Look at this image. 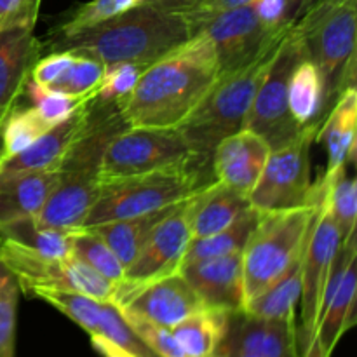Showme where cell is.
<instances>
[{
  "instance_id": "obj_23",
  "label": "cell",
  "mask_w": 357,
  "mask_h": 357,
  "mask_svg": "<svg viewBox=\"0 0 357 357\" xmlns=\"http://www.w3.org/2000/svg\"><path fill=\"white\" fill-rule=\"evenodd\" d=\"M356 126L357 93L356 87H347L326 112L316 132V142L324 145L328 153L326 174L335 173L356 160Z\"/></svg>"
},
{
  "instance_id": "obj_31",
  "label": "cell",
  "mask_w": 357,
  "mask_h": 357,
  "mask_svg": "<svg viewBox=\"0 0 357 357\" xmlns=\"http://www.w3.org/2000/svg\"><path fill=\"white\" fill-rule=\"evenodd\" d=\"M70 243H72V257L86 264L107 281L114 282V284L122 282L124 265L96 232L86 229V227H80V229L72 230Z\"/></svg>"
},
{
  "instance_id": "obj_40",
  "label": "cell",
  "mask_w": 357,
  "mask_h": 357,
  "mask_svg": "<svg viewBox=\"0 0 357 357\" xmlns=\"http://www.w3.org/2000/svg\"><path fill=\"white\" fill-rule=\"evenodd\" d=\"M42 0H0V30L13 26L35 28Z\"/></svg>"
},
{
  "instance_id": "obj_17",
  "label": "cell",
  "mask_w": 357,
  "mask_h": 357,
  "mask_svg": "<svg viewBox=\"0 0 357 357\" xmlns=\"http://www.w3.org/2000/svg\"><path fill=\"white\" fill-rule=\"evenodd\" d=\"M220 347L253 357H303L295 321L258 319L243 310L230 314Z\"/></svg>"
},
{
  "instance_id": "obj_9",
  "label": "cell",
  "mask_w": 357,
  "mask_h": 357,
  "mask_svg": "<svg viewBox=\"0 0 357 357\" xmlns=\"http://www.w3.org/2000/svg\"><path fill=\"white\" fill-rule=\"evenodd\" d=\"M319 124L305 126L291 142L271 150L260 178L250 192L251 208L260 213L289 211L312 204L310 146Z\"/></svg>"
},
{
  "instance_id": "obj_28",
  "label": "cell",
  "mask_w": 357,
  "mask_h": 357,
  "mask_svg": "<svg viewBox=\"0 0 357 357\" xmlns=\"http://www.w3.org/2000/svg\"><path fill=\"white\" fill-rule=\"evenodd\" d=\"M260 211H257L255 208H250L236 222L230 223L227 229L220 230L218 234L202 237V239H192L181 265L190 264V261L208 260V258L243 253L251 232H253L255 227L260 222Z\"/></svg>"
},
{
  "instance_id": "obj_16",
  "label": "cell",
  "mask_w": 357,
  "mask_h": 357,
  "mask_svg": "<svg viewBox=\"0 0 357 357\" xmlns=\"http://www.w3.org/2000/svg\"><path fill=\"white\" fill-rule=\"evenodd\" d=\"M180 274L187 279L206 309L229 314L243 310L244 279L241 253L190 261L181 265Z\"/></svg>"
},
{
  "instance_id": "obj_34",
  "label": "cell",
  "mask_w": 357,
  "mask_h": 357,
  "mask_svg": "<svg viewBox=\"0 0 357 357\" xmlns=\"http://www.w3.org/2000/svg\"><path fill=\"white\" fill-rule=\"evenodd\" d=\"M24 94L31 100V107L38 112V115L51 128L59 124V122L66 121L70 115L75 114L87 101L96 98V91L91 94H86V96H72V94H65L59 93V91L45 89V87L37 86L31 79H28L26 87H24Z\"/></svg>"
},
{
  "instance_id": "obj_7",
  "label": "cell",
  "mask_w": 357,
  "mask_h": 357,
  "mask_svg": "<svg viewBox=\"0 0 357 357\" xmlns=\"http://www.w3.org/2000/svg\"><path fill=\"white\" fill-rule=\"evenodd\" d=\"M192 162L208 160L192 152L178 128H122L105 146L98 178L105 183Z\"/></svg>"
},
{
  "instance_id": "obj_35",
  "label": "cell",
  "mask_w": 357,
  "mask_h": 357,
  "mask_svg": "<svg viewBox=\"0 0 357 357\" xmlns=\"http://www.w3.org/2000/svg\"><path fill=\"white\" fill-rule=\"evenodd\" d=\"M103 70L105 66L101 63L70 52L68 63L49 89L72 94V96H86L98 89Z\"/></svg>"
},
{
  "instance_id": "obj_27",
  "label": "cell",
  "mask_w": 357,
  "mask_h": 357,
  "mask_svg": "<svg viewBox=\"0 0 357 357\" xmlns=\"http://www.w3.org/2000/svg\"><path fill=\"white\" fill-rule=\"evenodd\" d=\"M302 296V258L278 282L248 300L243 312L258 319L295 321V309Z\"/></svg>"
},
{
  "instance_id": "obj_44",
  "label": "cell",
  "mask_w": 357,
  "mask_h": 357,
  "mask_svg": "<svg viewBox=\"0 0 357 357\" xmlns=\"http://www.w3.org/2000/svg\"><path fill=\"white\" fill-rule=\"evenodd\" d=\"M150 6H155L164 10H173V13H183L185 9L194 6L199 0H145Z\"/></svg>"
},
{
  "instance_id": "obj_18",
  "label": "cell",
  "mask_w": 357,
  "mask_h": 357,
  "mask_svg": "<svg viewBox=\"0 0 357 357\" xmlns=\"http://www.w3.org/2000/svg\"><path fill=\"white\" fill-rule=\"evenodd\" d=\"M31 26L0 30V132L9 115L20 107L30 72L40 58L42 44Z\"/></svg>"
},
{
  "instance_id": "obj_42",
  "label": "cell",
  "mask_w": 357,
  "mask_h": 357,
  "mask_svg": "<svg viewBox=\"0 0 357 357\" xmlns=\"http://www.w3.org/2000/svg\"><path fill=\"white\" fill-rule=\"evenodd\" d=\"M253 0H199L194 6L185 9L183 13H180L181 16L187 20V23L190 24L192 35L206 23L211 17L218 16V14L227 13V10L237 9V7H243L251 3Z\"/></svg>"
},
{
  "instance_id": "obj_25",
  "label": "cell",
  "mask_w": 357,
  "mask_h": 357,
  "mask_svg": "<svg viewBox=\"0 0 357 357\" xmlns=\"http://www.w3.org/2000/svg\"><path fill=\"white\" fill-rule=\"evenodd\" d=\"M180 204L160 209V211L155 213H150V215L136 216V218L115 220V222L86 227V229H91L93 232H96L98 236L112 248V251L117 255V258L121 260V264L124 265L126 271V267L135 260V257L139 253V250H142L143 244L146 243L150 234L153 232L157 223L162 222V220Z\"/></svg>"
},
{
  "instance_id": "obj_46",
  "label": "cell",
  "mask_w": 357,
  "mask_h": 357,
  "mask_svg": "<svg viewBox=\"0 0 357 357\" xmlns=\"http://www.w3.org/2000/svg\"><path fill=\"white\" fill-rule=\"evenodd\" d=\"M303 357H328L324 354L323 347H321L319 344V338H317L316 335L307 342L305 349H303Z\"/></svg>"
},
{
  "instance_id": "obj_26",
  "label": "cell",
  "mask_w": 357,
  "mask_h": 357,
  "mask_svg": "<svg viewBox=\"0 0 357 357\" xmlns=\"http://www.w3.org/2000/svg\"><path fill=\"white\" fill-rule=\"evenodd\" d=\"M229 312L204 309L171 330L187 357H215L229 326Z\"/></svg>"
},
{
  "instance_id": "obj_48",
  "label": "cell",
  "mask_w": 357,
  "mask_h": 357,
  "mask_svg": "<svg viewBox=\"0 0 357 357\" xmlns=\"http://www.w3.org/2000/svg\"><path fill=\"white\" fill-rule=\"evenodd\" d=\"M345 2V0H314L312 6H319V7H330V6H337V3Z\"/></svg>"
},
{
  "instance_id": "obj_21",
  "label": "cell",
  "mask_w": 357,
  "mask_h": 357,
  "mask_svg": "<svg viewBox=\"0 0 357 357\" xmlns=\"http://www.w3.org/2000/svg\"><path fill=\"white\" fill-rule=\"evenodd\" d=\"M61 178V169L0 173V227L40 213Z\"/></svg>"
},
{
  "instance_id": "obj_36",
  "label": "cell",
  "mask_w": 357,
  "mask_h": 357,
  "mask_svg": "<svg viewBox=\"0 0 357 357\" xmlns=\"http://www.w3.org/2000/svg\"><path fill=\"white\" fill-rule=\"evenodd\" d=\"M142 2H145V0H91V2L75 7L70 13V16L56 28L54 37H66V35L86 30V28L110 20V17L117 16V14L124 13V10L131 9Z\"/></svg>"
},
{
  "instance_id": "obj_41",
  "label": "cell",
  "mask_w": 357,
  "mask_h": 357,
  "mask_svg": "<svg viewBox=\"0 0 357 357\" xmlns=\"http://www.w3.org/2000/svg\"><path fill=\"white\" fill-rule=\"evenodd\" d=\"M251 6L267 31H281L295 24L288 0H253Z\"/></svg>"
},
{
  "instance_id": "obj_13",
  "label": "cell",
  "mask_w": 357,
  "mask_h": 357,
  "mask_svg": "<svg viewBox=\"0 0 357 357\" xmlns=\"http://www.w3.org/2000/svg\"><path fill=\"white\" fill-rule=\"evenodd\" d=\"M289 28L281 31H267L258 21L253 6L248 3L211 17L195 33L204 35L211 42L222 75L239 68L265 47L281 40Z\"/></svg>"
},
{
  "instance_id": "obj_32",
  "label": "cell",
  "mask_w": 357,
  "mask_h": 357,
  "mask_svg": "<svg viewBox=\"0 0 357 357\" xmlns=\"http://www.w3.org/2000/svg\"><path fill=\"white\" fill-rule=\"evenodd\" d=\"M49 129L51 126L38 115L33 107H17L9 115L0 132V164L28 149Z\"/></svg>"
},
{
  "instance_id": "obj_5",
  "label": "cell",
  "mask_w": 357,
  "mask_h": 357,
  "mask_svg": "<svg viewBox=\"0 0 357 357\" xmlns=\"http://www.w3.org/2000/svg\"><path fill=\"white\" fill-rule=\"evenodd\" d=\"M316 202L289 211L261 213L243 253L244 303L284 278L302 258Z\"/></svg>"
},
{
  "instance_id": "obj_38",
  "label": "cell",
  "mask_w": 357,
  "mask_h": 357,
  "mask_svg": "<svg viewBox=\"0 0 357 357\" xmlns=\"http://www.w3.org/2000/svg\"><path fill=\"white\" fill-rule=\"evenodd\" d=\"M119 312L124 317L128 326L138 335L139 340L157 357H187V354L178 345L171 330L159 326V324L152 323V321L145 319V317L138 316V314L131 312L128 309H119Z\"/></svg>"
},
{
  "instance_id": "obj_15",
  "label": "cell",
  "mask_w": 357,
  "mask_h": 357,
  "mask_svg": "<svg viewBox=\"0 0 357 357\" xmlns=\"http://www.w3.org/2000/svg\"><path fill=\"white\" fill-rule=\"evenodd\" d=\"M119 309H128L159 326L173 330L181 321L201 312L206 307L187 279L176 272L132 289Z\"/></svg>"
},
{
  "instance_id": "obj_20",
  "label": "cell",
  "mask_w": 357,
  "mask_h": 357,
  "mask_svg": "<svg viewBox=\"0 0 357 357\" xmlns=\"http://www.w3.org/2000/svg\"><path fill=\"white\" fill-rule=\"evenodd\" d=\"M96 100V98H94ZM94 100L87 101L84 107L66 121L52 126L45 131L37 142L31 143L28 149L7 159L0 164V173H23V171H44V169H61L63 162L70 155L73 146L77 145L89 122L93 119Z\"/></svg>"
},
{
  "instance_id": "obj_3",
  "label": "cell",
  "mask_w": 357,
  "mask_h": 357,
  "mask_svg": "<svg viewBox=\"0 0 357 357\" xmlns=\"http://www.w3.org/2000/svg\"><path fill=\"white\" fill-rule=\"evenodd\" d=\"M281 40L265 47L239 68L222 73L197 108L178 128L199 159L209 162L213 150L222 139L244 129L248 112Z\"/></svg>"
},
{
  "instance_id": "obj_19",
  "label": "cell",
  "mask_w": 357,
  "mask_h": 357,
  "mask_svg": "<svg viewBox=\"0 0 357 357\" xmlns=\"http://www.w3.org/2000/svg\"><path fill=\"white\" fill-rule=\"evenodd\" d=\"M268 153V143L250 129H241L236 135L227 136L215 146L209 159L215 181L250 195Z\"/></svg>"
},
{
  "instance_id": "obj_14",
  "label": "cell",
  "mask_w": 357,
  "mask_h": 357,
  "mask_svg": "<svg viewBox=\"0 0 357 357\" xmlns=\"http://www.w3.org/2000/svg\"><path fill=\"white\" fill-rule=\"evenodd\" d=\"M356 264L357 241L352 236L338 250L321 298L316 337L328 357L333 354L342 335L356 324Z\"/></svg>"
},
{
  "instance_id": "obj_30",
  "label": "cell",
  "mask_w": 357,
  "mask_h": 357,
  "mask_svg": "<svg viewBox=\"0 0 357 357\" xmlns=\"http://www.w3.org/2000/svg\"><path fill=\"white\" fill-rule=\"evenodd\" d=\"M324 195L328 208L342 236V244L356 236L357 223V183L349 176L347 166L335 173L324 174Z\"/></svg>"
},
{
  "instance_id": "obj_1",
  "label": "cell",
  "mask_w": 357,
  "mask_h": 357,
  "mask_svg": "<svg viewBox=\"0 0 357 357\" xmlns=\"http://www.w3.org/2000/svg\"><path fill=\"white\" fill-rule=\"evenodd\" d=\"M218 77L211 42L195 33L146 66L135 89L114 105L126 128H180Z\"/></svg>"
},
{
  "instance_id": "obj_8",
  "label": "cell",
  "mask_w": 357,
  "mask_h": 357,
  "mask_svg": "<svg viewBox=\"0 0 357 357\" xmlns=\"http://www.w3.org/2000/svg\"><path fill=\"white\" fill-rule=\"evenodd\" d=\"M0 264L14 275L21 291L35 296L44 289H70L98 302L114 300L117 284L101 278L75 257L51 258L0 237Z\"/></svg>"
},
{
  "instance_id": "obj_33",
  "label": "cell",
  "mask_w": 357,
  "mask_h": 357,
  "mask_svg": "<svg viewBox=\"0 0 357 357\" xmlns=\"http://www.w3.org/2000/svg\"><path fill=\"white\" fill-rule=\"evenodd\" d=\"M35 296L65 314L89 335L98 333L101 310V302L98 300L82 295V293L70 291V289H44Z\"/></svg>"
},
{
  "instance_id": "obj_24",
  "label": "cell",
  "mask_w": 357,
  "mask_h": 357,
  "mask_svg": "<svg viewBox=\"0 0 357 357\" xmlns=\"http://www.w3.org/2000/svg\"><path fill=\"white\" fill-rule=\"evenodd\" d=\"M288 110L293 121L305 128L321 124L324 115V86L317 66L309 54L293 68L288 84Z\"/></svg>"
},
{
  "instance_id": "obj_12",
  "label": "cell",
  "mask_w": 357,
  "mask_h": 357,
  "mask_svg": "<svg viewBox=\"0 0 357 357\" xmlns=\"http://www.w3.org/2000/svg\"><path fill=\"white\" fill-rule=\"evenodd\" d=\"M187 201L181 202L162 222L157 223L135 260L126 267L124 279L117 284L112 300L115 307L121 305L132 289L180 272L192 241Z\"/></svg>"
},
{
  "instance_id": "obj_11",
  "label": "cell",
  "mask_w": 357,
  "mask_h": 357,
  "mask_svg": "<svg viewBox=\"0 0 357 357\" xmlns=\"http://www.w3.org/2000/svg\"><path fill=\"white\" fill-rule=\"evenodd\" d=\"M312 201L316 202V215L302 255V333H298L302 352L316 335L324 286L342 246L340 230L328 208L323 180L314 185Z\"/></svg>"
},
{
  "instance_id": "obj_2",
  "label": "cell",
  "mask_w": 357,
  "mask_h": 357,
  "mask_svg": "<svg viewBox=\"0 0 357 357\" xmlns=\"http://www.w3.org/2000/svg\"><path fill=\"white\" fill-rule=\"evenodd\" d=\"M190 38V24L180 13L142 2L86 30L54 37L52 51H68L103 66L115 63L152 65Z\"/></svg>"
},
{
  "instance_id": "obj_10",
  "label": "cell",
  "mask_w": 357,
  "mask_h": 357,
  "mask_svg": "<svg viewBox=\"0 0 357 357\" xmlns=\"http://www.w3.org/2000/svg\"><path fill=\"white\" fill-rule=\"evenodd\" d=\"M307 56L302 35L293 24L282 37L274 59L268 66L248 112L244 129L257 132L271 146L279 149L291 142L303 128H300L288 110V84L296 63Z\"/></svg>"
},
{
  "instance_id": "obj_47",
  "label": "cell",
  "mask_w": 357,
  "mask_h": 357,
  "mask_svg": "<svg viewBox=\"0 0 357 357\" xmlns=\"http://www.w3.org/2000/svg\"><path fill=\"white\" fill-rule=\"evenodd\" d=\"M215 357H253L250 354H243V352H237V351H232V349H223V347H218V351H216V356Z\"/></svg>"
},
{
  "instance_id": "obj_37",
  "label": "cell",
  "mask_w": 357,
  "mask_h": 357,
  "mask_svg": "<svg viewBox=\"0 0 357 357\" xmlns=\"http://www.w3.org/2000/svg\"><path fill=\"white\" fill-rule=\"evenodd\" d=\"M20 286L0 264V357H16V316Z\"/></svg>"
},
{
  "instance_id": "obj_45",
  "label": "cell",
  "mask_w": 357,
  "mask_h": 357,
  "mask_svg": "<svg viewBox=\"0 0 357 357\" xmlns=\"http://www.w3.org/2000/svg\"><path fill=\"white\" fill-rule=\"evenodd\" d=\"M289 2V10H291L293 21H298L302 17V14L309 9L314 3V0H288Z\"/></svg>"
},
{
  "instance_id": "obj_29",
  "label": "cell",
  "mask_w": 357,
  "mask_h": 357,
  "mask_svg": "<svg viewBox=\"0 0 357 357\" xmlns=\"http://www.w3.org/2000/svg\"><path fill=\"white\" fill-rule=\"evenodd\" d=\"M72 230L54 229L45 227L37 222L35 216L31 218L16 220L7 225L0 227V237L14 241L28 250L40 253L51 258H68L72 257V243H70Z\"/></svg>"
},
{
  "instance_id": "obj_39",
  "label": "cell",
  "mask_w": 357,
  "mask_h": 357,
  "mask_svg": "<svg viewBox=\"0 0 357 357\" xmlns=\"http://www.w3.org/2000/svg\"><path fill=\"white\" fill-rule=\"evenodd\" d=\"M146 66L149 65L143 63H115L105 66L103 77L96 89L98 103H117L119 100L128 96L135 89Z\"/></svg>"
},
{
  "instance_id": "obj_4",
  "label": "cell",
  "mask_w": 357,
  "mask_h": 357,
  "mask_svg": "<svg viewBox=\"0 0 357 357\" xmlns=\"http://www.w3.org/2000/svg\"><path fill=\"white\" fill-rule=\"evenodd\" d=\"M206 164L192 162L139 176L105 181L100 185V194L82 227L136 218L187 201L209 183L202 178V166Z\"/></svg>"
},
{
  "instance_id": "obj_22",
  "label": "cell",
  "mask_w": 357,
  "mask_h": 357,
  "mask_svg": "<svg viewBox=\"0 0 357 357\" xmlns=\"http://www.w3.org/2000/svg\"><path fill=\"white\" fill-rule=\"evenodd\" d=\"M250 208L248 195L215 180L209 181L187 201L192 239L218 234Z\"/></svg>"
},
{
  "instance_id": "obj_6",
  "label": "cell",
  "mask_w": 357,
  "mask_h": 357,
  "mask_svg": "<svg viewBox=\"0 0 357 357\" xmlns=\"http://www.w3.org/2000/svg\"><path fill=\"white\" fill-rule=\"evenodd\" d=\"M295 28L323 79L326 115L342 91L356 87L357 0L330 7L310 6Z\"/></svg>"
},
{
  "instance_id": "obj_43",
  "label": "cell",
  "mask_w": 357,
  "mask_h": 357,
  "mask_svg": "<svg viewBox=\"0 0 357 357\" xmlns=\"http://www.w3.org/2000/svg\"><path fill=\"white\" fill-rule=\"evenodd\" d=\"M91 345H93L94 351H96L101 357H138L131 354L129 351H126V349L115 345L114 342L107 340V338L101 337V335H91Z\"/></svg>"
}]
</instances>
